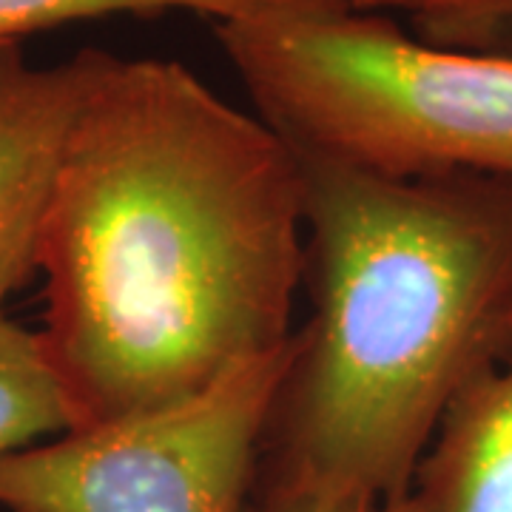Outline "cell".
<instances>
[{
    "label": "cell",
    "instance_id": "cell-1",
    "mask_svg": "<svg viewBox=\"0 0 512 512\" xmlns=\"http://www.w3.org/2000/svg\"><path fill=\"white\" fill-rule=\"evenodd\" d=\"M296 154L177 60L92 49L37 274L72 427L188 399L293 336Z\"/></svg>",
    "mask_w": 512,
    "mask_h": 512
},
{
    "label": "cell",
    "instance_id": "cell-2",
    "mask_svg": "<svg viewBox=\"0 0 512 512\" xmlns=\"http://www.w3.org/2000/svg\"><path fill=\"white\" fill-rule=\"evenodd\" d=\"M293 154L313 316L259 478L393 510L458 393L512 350V183Z\"/></svg>",
    "mask_w": 512,
    "mask_h": 512
},
{
    "label": "cell",
    "instance_id": "cell-3",
    "mask_svg": "<svg viewBox=\"0 0 512 512\" xmlns=\"http://www.w3.org/2000/svg\"><path fill=\"white\" fill-rule=\"evenodd\" d=\"M214 35L288 146L396 177L512 183L510 52L427 43L362 0H305Z\"/></svg>",
    "mask_w": 512,
    "mask_h": 512
},
{
    "label": "cell",
    "instance_id": "cell-4",
    "mask_svg": "<svg viewBox=\"0 0 512 512\" xmlns=\"http://www.w3.org/2000/svg\"><path fill=\"white\" fill-rule=\"evenodd\" d=\"M296 348L188 399L0 456V512H245Z\"/></svg>",
    "mask_w": 512,
    "mask_h": 512
},
{
    "label": "cell",
    "instance_id": "cell-5",
    "mask_svg": "<svg viewBox=\"0 0 512 512\" xmlns=\"http://www.w3.org/2000/svg\"><path fill=\"white\" fill-rule=\"evenodd\" d=\"M92 77V49L35 66L0 52V311L37 274L40 245L74 117Z\"/></svg>",
    "mask_w": 512,
    "mask_h": 512
},
{
    "label": "cell",
    "instance_id": "cell-6",
    "mask_svg": "<svg viewBox=\"0 0 512 512\" xmlns=\"http://www.w3.org/2000/svg\"><path fill=\"white\" fill-rule=\"evenodd\" d=\"M384 512H512V350L458 393L404 498Z\"/></svg>",
    "mask_w": 512,
    "mask_h": 512
},
{
    "label": "cell",
    "instance_id": "cell-7",
    "mask_svg": "<svg viewBox=\"0 0 512 512\" xmlns=\"http://www.w3.org/2000/svg\"><path fill=\"white\" fill-rule=\"evenodd\" d=\"M72 430V413L40 330L0 311V456Z\"/></svg>",
    "mask_w": 512,
    "mask_h": 512
},
{
    "label": "cell",
    "instance_id": "cell-8",
    "mask_svg": "<svg viewBox=\"0 0 512 512\" xmlns=\"http://www.w3.org/2000/svg\"><path fill=\"white\" fill-rule=\"evenodd\" d=\"M305 0H0V52L20 49L26 37L106 18H157L171 12L202 15L211 23L268 15Z\"/></svg>",
    "mask_w": 512,
    "mask_h": 512
},
{
    "label": "cell",
    "instance_id": "cell-9",
    "mask_svg": "<svg viewBox=\"0 0 512 512\" xmlns=\"http://www.w3.org/2000/svg\"><path fill=\"white\" fill-rule=\"evenodd\" d=\"M245 512H384L365 495L259 478Z\"/></svg>",
    "mask_w": 512,
    "mask_h": 512
},
{
    "label": "cell",
    "instance_id": "cell-10",
    "mask_svg": "<svg viewBox=\"0 0 512 512\" xmlns=\"http://www.w3.org/2000/svg\"><path fill=\"white\" fill-rule=\"evenodd\" d=\"M421 40L456 46V49H481V52H510L512 55V0H498L470 15L439 23L419 32Z\"/></svg>",
    "mask_w": 512,
    "mask_h": 512
},
{
    "label": "cell",
    "instance_id": "cell-11",
    "mask_svg": "<svg viewBox=\"0 0 512 512\" xmlns=\"http://www.w3.org/2000/svg\"><path fill=\"white\" fill-rule=\"evenodd\" d=\"M362 3H382V6H393V9H404L410 18L416 20L419 32L424 29H433L439 23L447 20L461 18V15H470L476 9H484L490 3L498 0H362Z\"/></svg>",
    "mask_w": 512,
    "mask_h": 512
}]
</instances>
